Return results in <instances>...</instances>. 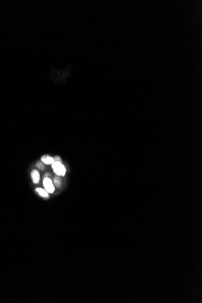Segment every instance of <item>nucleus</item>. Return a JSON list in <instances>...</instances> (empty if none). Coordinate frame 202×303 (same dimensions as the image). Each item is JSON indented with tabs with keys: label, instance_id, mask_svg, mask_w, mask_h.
Segmentation results:
<instances>
[{
	"label": "nucleus",
	"instance_id": "nucleus-1",
	"mask_svg": "<svg viewBox=\"0 0 202 303\" xmlns=\"http://www.w3.org/2000/svg\"><path fill=\"white\" fill-rule=\"evenodd\" d=\"M52 168H53L55 172L58 176H64L65 175V172H66L65 168L61 162H53V163L52 164Z\"/></svg>",
	"mask_w": 202,
	"mask_h": 303
},
{
	"label": "nucleus",
	"instance_id": "nucleus-2",
	"mask_svg": "<svg viewBox=\"0 0 202 303\" xmlns=\"http://www.w3.org/2000/svg\"><path fill=\"white\" fill-rule=\"evenodd\" d=\"M43 185L46 191L49 193H53L55 191V187L51 179L48 177L44 179L43 181Z\"/></svg>",
	"mask_w": 202,
	"mask_h": 303
},
{
	"label": "nucleus",
	"instance_id": "nucleus-3",
	"mask_svg": "<svg viewBox=\"0 0 202 303\" xmlns=\"http://www.w3.org/2000/svg\"><path fill=\"white\" fill-rule=\"evenodd\" d=\"M31 175V177H32L33 182L35 183H38L39 181V178H40L39 172L36 170H34L32 171Z\"/></svg>",
	"mask_w": 202,
	"mask_h": 303
},
{
	"label": "nucleus",
	"instance_id": "nucleus-4",
	"mask_svg": "<svg viewBox=\"0 0 202 303\" xmlns=\"http://www.w3.org/2000/svg\"><path fill=\"white\" fill-rule=\"evenodd\" d=\"M41 161L46 164H52L54 162V159L49 156H44L41 157Z\"/></svg>",
	"mask_w": 202,
	"mask_h": 303
},
{
	"label": "nucleus",
	"instance_id": "nucleus-5",
	"mask_svg": "<svg viewBox=\"0 0 202 303\" xmlns=\"http://www.w3.org/2000/svg\"><path fill=\"white\" fill-rule=\"evenodd\" d=\"M36 192L39 193L40 194V195H41L42 197H48V193L46 190H44L43 189L37 188L36 190Z\"/></svg>",
	"mask_w": 202,
	"mask_h": 303
},
{
	"label": "nucleus",
	"instance_id": "nucleus-6",
	"mask_svg": "<svg viewBox=\"0 0 202 303\" xmlns=\"http://www.w3.org/2000/svg\"><path fill=\"white\" fill-rule=\"evenodd\" d=\"M54 183H55V185L56 186H57L58 187H59V186H60V184H61V179H60V178L58 177V176L57 177H56L55 178V179H54Z\"/></svg>",
	"mask_w": 202,
	"mask_h": 303
},
{
	"label": "nucleus",
	"instance_id": "nucleus-7",
	"mask_svg": "<svg viewBox=\"0 0 202 303\" xmlns=\"http://www.w3.org/2000/svg\"><path fill=\"white\" fill-rule=\"evenodd\" d=\"M37 166H38V168H39V169H43L44 168V166L43 165H42L41 163H40V162H38V163L37 164Z\"/></svg>",
	"mask_w": 202,
	"mask_h": 303
},
{
	"label": "nucleus",
	"instance_id": "nucleus-8",
	"mask_svg": "<svg viewBox=\"0 0 202 303\" xmlns=\"http://www.w3.org/2000/svg\"><path fill=\"white\" fill-rule=\"evenodd\" d=\"M54 162H61V159H60L59 157H56L54 159Z\"/></svg>",
	"mask_w": 202,
	"mask_h": 303
}]
</instances>
